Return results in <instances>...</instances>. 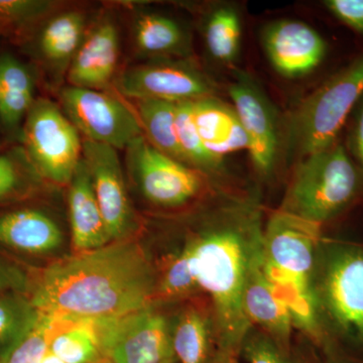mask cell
I'll return each instance as SVG.
<instances>
[{
	"mask_svg": "<svg viewBox=\"0 0 363 363\" xmlns=\"http://www.w3.org/2000/svg\"><path fill=\"white\" fill-rule=\"evenodd\" d=\"M157 278L142 245L130 238L56 260L32 281L28 296L52 316L116 318L154 304Z\"/></svg>",
	"mask_w": 363,
	"mask_h": 363,
	"instance_id": "obj_1",
	"label": "cell"
},
{
	"mask_svg": "<svg viewBox=\"0 0 363 363\" xmlns=\"http://www.w3.org/2000/svg\"><path fill=\"white\" fill-rule=\"evenodd\" d=\"M218 223L187 243L200 290L210 296L216 328L213 363H233L252 325L245 309L248 264L262 234L260 214L250 205L226 209Z\"/></svg>",
	"mask_w": 363,
	"mask_h": 363,
	"instance_id": "obj_2",
	"label": "cell"
},
{
	"mask_svg": "<svg viewBox=\"0 0 363 363\" xmlns=\"http://www.w3.org/2000/svg\"><path fill=\"white\" fill-rule=\"evenodd\" d=\"M313 292L329 357L363 363V242L322 236Z\"/></svg>",
	"mask_w": 363,
	"mask_h": 363,
	"instance_id": "obj_3",
	"label": "cell"
},
{
	"mask_svg": "<svg viewBox=\"0 0 363 363\" xmlns=\"http://www.w3.org/2000/svg\"><path fill=\"white\" fill-rule=\"evenodd\" d=\"M322 236V226L279 210L262 230V255L264 269L286 303L294 326L324 347L313 292Z\"/></svg>",
	"mask_w": 363,
	"mask_h": 363,
	"instance_id": "obj_4",
	"label": "cell"
},
{
	"mask_svg": "<svg viewBox=\"0 0 363 363\" xmlns=\"http://www.w3.org/2000/svg\"><path fill=\"white\" fill-rule=\"evenodd\" d=\"M362 192V172L336 143L301 160L279 210L322 226L350 210Z\"/></svg>",
	"mask_w": 363,
	"mask_h": 363,
	"instance_id": "obj_5",
	"label": "cell"
},
{
	"mask_svg": "<svg viewBox=\"0 0 363 363\" xmlns=\"http://www.w3.org/2000/svg\"><path fill=\"white\" fill-rule=\"evenodd\" d=\"M363 95V55L325 81L293 112L289 145L301 157L330 147Z\"/></svg>",
	"mask_w": 363,
	"mask_h": 363,
	"instance_id": "obj_6",
	"label": "cell"
},
{
	"mask_svg": "<svg viewBox=\"0 0 363 363\" xmlns=\"http://www.w3.org/2000/svg\"><path fill=\"white\" fill-rule=\"evenodd\" d=\"M23 143L40 175L69 185L83 157V142L65 112L49 99L33 102L23 123Z\"/></svg>",
	"mask_w": 363,
	"mask_h": 363,
	"instance_id": "obj_7",
	"label": "cell"
},
{
	"mask_svg": "<svg viewBox=\"0 0 363 363\" xmlns=\"http://www.w3.org/2000/svg\"><path fill=\"white\" fill-rule=\"evenodd\" d=\"M93 320L102 354L114 362H175L168 322L152 304L124 316Z\"/></svg>",
	"mask_w": 363,
	"mask_h": 363,
	"instance_id": "obj_8",
	"label": "cell"
},
{
	"mask_svg": "<svg viewBox=\"0 0 363 363\" xmlns=\"http://www.w3.org/2000/svg\"><path fill=\"white\" fill-rule=\"evenodd\" d=\"M63 111L85 140L126 150L142 138L138 117L117 98L101 90L70 86L62 91Z\"/></svg>",
	"mask_w": 363,
	"mask_h": 363,
	"instance_id": "obj_9",
	"label": "cell"
},
{
	"mask_svg": "<svg viewBox=\"0 0 363 363\" xmlns=\"http://www.w3.org/2000/svg\"><path fill=\"white\" fill-rule=\"evenodd\" d=\"M126 150L136 183L147 201L161 207H180L201 194L202 172L160 152L145 135Z\"/></svg>",
	"mask_w": 363,
	"mask_h": 363,
	"instance_id": "obj_10",
	"label": "cell"
},
{
	"mask_svg": "<svg viewBox=\"0 0 363 363\" xmlns=\"http://www.w3.org/2000/svg\"><path fill=\"white\" fill-rule=\"evenodd\" d=\"M119 90L136 100L180 104L213 96L215 84L202 71L185 61H164L131 67L123 72Z\"/></svg>",
	"mask_w": 363,
	"mask_h": 363,
	"instance_id": "obj_11",
	"label": "cell"
},
{
	"mask_svg": "<svg viewBox=\"0 0 363 363\" xmlns=\"http://www.w3.org/2000/svg\"><path fill=\"white\" fill-rule=\"evenodd\" d=\"M83 160L89 171L95 197L112 242L130 240L135 230V215L117 150L85 140Z\"/></svg>",
	"mask_w": 363,
	"mask_h": 363,
	"instance_id": "obj_12",
	"label": "cell"
},
{
	"mask_svg": "<svg viewBox=\"0 0 363 363\" xmlns=\"http://www.w3.org/2000/svg\"><path fill=\"white\" fill-rule=\"evenodd\" d=\"M228 92L247 136L253 166L260 175H269L276 167L279 147L278 123L271 102L245 74L236 77Z\"/></svg>",
	"mask_w": 363,
	"mask_h": 363,
	"instance_id": "obj_13",
	"label": "cell"
},
{
	"mask_svg": "<svg viewBox=\"0 0 363 363\" xmlns=\"http://www.w3.org/2000/svg\"><path fill=\"white\" fill-rule=\"evenodd\" d=\"M262 40L274 70L286 78L311 73L326 56L323 38L302 21H274L264 28Z\"/></svg>",
	"mask_w": 363,
	"mask_h": 363,
	"instance_id": "obj_14",
	"label": "cell"
},
{
	"mask_svg": "<svg viewBox=\"0 0 363 363\" xmlns=\"http://www.w3.org/2000/svg\"><path fill=\"white\" fill-rule=\"evenodd\" d=\"M245 309L252 326H259L281 350L289 352L294 326L292 317L264 269L262 234L255 241L250 255L245 288Z\"/></svg>",
	"mask_w": 363,
	"mask_h": 363,
	"instance_id": "obj_15",
	"label": "cell"
},
{
	"mask_svg": "<svg viewBox=\"0 0 363 363\" xmlns=\"http://www.w3.org/2000/svg\"><path fill=\"white\" fill-rule=\"evenodd\" d=\"M118 58L116 26L111 21H104L84 38L72 59L68 70L69 83L73 87L104 90L116 74Z\"/></svg>",
	"mask_w": 363,
	"mask_h": 363,
	"instance_id": "obj_16",
	"label": "cell"
},
{
	"mask_svg": "<svg viewBox=\"0 0 363 363\" xmlns=\"http://www.w3.org/2000/svg\"><path fill=\"white\" fill-rule=\"evenodd\" d=\"M68 208L73 253L91 252L112 242L83 157L69 183Z\"/></svg>",
	"mask_w": 363,
	"mask_h": 363,
	"instance_id": "obj_17",
	"label": "cell"
},
{
	"mask_svg": "<svg viewBox=\"0 0 363 363\" xmlns=\"http://www.w3.org/2000/svg\"><path fill=\"white\" fill-rule=\"evenodd\" d=\"M63 231L49 215L20 209L0 215V245L33 255H52L64 243Z\"/></svg>",
	"mask_w": 363,
	"mask_h": 363,
	"instance_id": "obj_18",
	"label": "cell"
},
{
	"mask_svg": "<svg viewBox=\"0 0 363 363\" xmlns=\"http://www.w3.org/2000/svg\"><path fill=\"white\" fill-rule=\"evenodd\" d=\"M193 116L203 145L222 160L226 155L248 149L247 136L233 107L214 96L193 101Z\"/></svg>",
	"mask_w": 363,
	"mask_h": 363,
	"instance_id": "obj_19",
	"label": "cell"
},
{
	"mask_svg": "<svg viewBox=\"0 0 363 363\" xmlns=\"http://www.w3.org/2000/svg\"><path fill=\"white\" fill-rule=\"evenodd\" d=\"M174 355L179 363H213L216 328L213 312L191 303L180 312L171 330Z\"/></svg>",
	"mask_w": 363,
	"mask_h": 363,
	"instance_id": "obj_20",
	"label": "cell"
},
{
	"mask_svg": "<svg viewBox=\"0 0 363 363\" xmlns=\"http://www.w3.org/2000/svg\"><path fill=\"white\" fill-rule=\"evenodd\" d=\"M49 318L48 348L64 362L93 363L104 357L94 320Z\"/></svg>",
	"mask_w": 363,
	"mask_h": 363,
	"instance_id": "obj_21",
	"label": "cell"
},
{
	"mask_svg": "<svg viewBox=\"0 0 363 363\" xmlns=\"http://www.w3.org/2000/svg\"><path fill=\"white\" fill-rule=\"evenodd\" d=\"M35 83L30 70L11 55L0 57V121L16 128L25 121L33 102Z\"/></svg>",
	"mask_w": 363,
	"mask_h": 363,
	"instance_id": "obj_22",
	"label": "cell"
},
{
	"mask_svg": "<svg viewBox=\"0 0 363 363\" xmlns=\"http://www.w3.org/2000/svg\"><path fill=\"white\" fill-rule=\"evenodd\" d=\"M177 104L162 100H138V117L145 138L160 152L187 164L179 143Z\"/></svg>",
	"mask_w": 363,
	"mask_h": 363,
	"instance_id": "obj_23",
	"label": "cell"
},
{
	"mask_svg": "<svg viewBox=\"0 0 363 363\" xmlns=\"http://www.w3.org/2000/svg\"><path fill=\"white\" fill-rule=\"evenodd\" d=\"M40 316L26 294H0V362L33 330Z\"/></svg>",
	"mask_w": 363,
	"mask_h": 363,
	"instance_id": "obj_24",
	"label": "cell"
},
{
	"mask_svg": "<svg viewBox=\"0 0 363 363\" xmlns=\"http://www.w3.org/2000/svg\"><path fill=\"white\" fill-rule=\"evenodd\" d=\"M84 16L78 11L52 18L40 33L39 45L43 56L57 65H70L84 40Z\"/></svg>",
	"mask_w": 363,
	"mask_h": 363,
	"instance_id": "obj_25",
	"label": "cell"
},
{
	"mask_svg": "<svg viewBox=\"0 0 363 363\" xmlns=\"http://www.w3.org/2000/svg\"><path fill=\"white\" fill-rule=\"evenodd\" d=\"M135 45L152 56L182 55L187 51L186 33L176 21L161 14H143L135 26Z\"/></svg>",
	"mask_w": 363,
	"mask_h": 363,
	"instance_id": "obj_26",
	"label": "cell"
},
{
	"mask_svg": "<svg viewBox=\"0 0 363 363\" xmlns=\"http://www.w3.org/2000/svg\"><path fill=\"white\" fill-rule=\"evenodd\" d=\"M240 16L233 9L222 6L215 9L205 26V40L213 58L231 63L238 57L240 45Z\"/></svg>",
	"mask_w": 363,
	"mask_h": 363,
	"instance_id": "obj_27",
	"label": "cell"
},
{
	"mask_svg": "<svg viewBox=\"0 0 363 363\" xmlns=\"http://www.w3.org/2000/svg\"><path fill=\"white\" fill-rule=\"evenodd\" d=\"M176 126L179 143L187 164L207 173H218L223 169V161L212 156L203 145L193 116V101L177 104Z\"/></svg>",
	"mask_w": 363,
	"mask_h": 363,
	"instance_id": "obj_28",
	"label": "cell"
},
{
	"mask_svg": "<svg viewBox=\"0 0 363 363\" xmlns=\"http://www.w3.org/2000/svg\"><path fill=\"white\" fill-rule=\"evenodd\" d=\"M200 290L190 264L187 245L167 260L157 274L155 301H176L194 296Z\"/></svg>",
	"mask_w": 363,
	"mask_h": 363,
	"instance_id": "obj_29",
	"label": "cell"
},
{
	"mask_svg": "<svg viewBox=\"0 0 363 363\" xmlns=\"http://www.w3.org/2000/svg\"><path fill=\"white\" fill-rule=\"evenodd\" d=\"M49 315L40 313L39 321L28 336L0 363H40L48 348Z\"/></svg>",
	"mask_w": 363,
	"mask_h": 363,
	"instance_id": "obj_30",
	"label": "cell"
},
{
	"mask_svg": "<svg viewBox=\"0 0 363 363\" xmlns=\"http://www.w3.org/2000/svg\"><path fill=\"white\" fill-rule=\"evenodd\" d=\"M54 4L43 0H0V23L23 26L42 18Z\"/></svg>",
	"mask_w": 363,
	"mask_h": 363,
	"instance_id": "obj_31",
	"label": "cell"
},
{
	"mask_svg": "<svg viewBox=\"0 0 363 363\" xmlns=\"http://www.w3.org/2000/svg\"><path fill=\"white\" fill-rule=\"evenodd\" d=\"M241 351L248 363H291L288 352L264 331L250 332Z\"/></svg>",
	"mask_w": 363,
	"mask_h": 363,
	"instance_id": "obj_32",
	"label": "cell"
},
{
	"mask_svg": "<svg viewBox=\"0 0 363 363\" xmlns=\"http://www.w3.org/2000/svg\"><path fill=\"white\" fill-rule=\"evenodd\" d=\"M324 6L339 21L363 35V0H327Z\"/></svg>",
	"mask_w": 363,
	"mask_h": 363,
	"instance_id": "obj_33",
	"label": "cell"
},
{
	"mask_svg": "<svg viewBox=\"0 0 363 363\" xmlns=\"http://www.w3.org/2000/svg\"><path fill=\"white\" fill-rule=\"evenodd\" d=\"M32 279L20 267L0 257V294L21 293L28 295Z\"/></svg>",
	"mask_w": 363,
	"mask_h": 363,
	"instance_id": "obj_34",
	"label": "cell"
},
{
	"mask_svg": "<svg viewBox=\"0 0 363 363\" xmlns=\"http://www.w3.org/2000/svg\"><path fill=\"white\" fill-rule=\"evenodd\" d=\"M23 177L18 162L13 157L0 156V202L13 197L21 187Z\"/></svg>",
	"mask_w": 363,
	"mask_h": 363,
	"instance_id": "obj_35",
	"label": "cell"
},
{
	"mask_svg": "<svg viewBox=\"0 0 363 363\" xmlns=\"http://www.w3.org/2000/svg\"><path fill=\"white\" fill-rule=\"evenodd\" d=\"M350 116L348 150L353 161L363 174V95Z\"/></svg>",
	"mask_w": 363,
	"mask_h": 363,
	"instance_id": "obj_36",
	"label": "cell"
},
{
	"mask_svg": "<svg viewBox=\"0 0 363 363\" xmlns=\"http://www.w3.org/2000/svg\"><path fill=\"white\" fill-rule=\"evenodd\" d=\"M40 363H66L64 362L61 358L57 357L56 354L52 352L51 350H49V348H47L45 350L44 357L42 358V362Z\"/></svg>",
	"mask_w": 363,
	"mask_h": 363,
	"instance_id": "obj_37",
	"label": "cell"
},
{
	"mask_svg": "<svg viewBox=\"0 0 363 363\" xmlns=\"http://www.w3.org/2000/svg\"><path fill=\"white\" fill-rule=\"evenodd\" d=\"M93 363H116L113 360L111 359V358L107 357H102L97 360V362Z\"/></svg>",
	"mask_w": 363,
	"mask_h": 363,
	"instance_id": "obj_38",
	"label": "cell"
}]
</instances>
